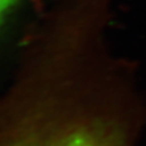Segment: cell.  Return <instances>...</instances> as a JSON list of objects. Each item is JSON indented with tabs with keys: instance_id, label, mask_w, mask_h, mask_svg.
<instances>
[{
	"instance_id": "cell-1",
	"label": "cell",
	"mask_w": 146,
	"mask_h": 146,
	"mask_svg": "<svg viewBox=\"0 0 146 146\" xmlns=\"http://www.w3.org/2000/svg\"><path fill=\"white\" fill-rule=\"evenodd\" d=\"M23 146H109V144L94 130L80 128L45 137Z\"/></svg>"
},
{
	"instance_id": "cell-2",
	"label": "cell",
	"mask_w": 146,
	"mask_h": 146,
	"mask_svg": "<svg viewBox=\"0 0 146 146\" xmlns=\"http://www.w3.org/2000/svg\"><path fill=\"white\" fill-rule=\"evenodd\" d=\"M23 3V0H0V25Z\"/></svg>"
}]
</instances>
